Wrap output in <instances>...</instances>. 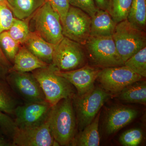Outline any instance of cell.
Listing matches in <instances>:
<instances>
[{"label": "cell", "mask_w": 146, "mask_h": 146, "mask_svg": "<svg viewBox=\"0 0 146 146\" xmlns=\"http://www.w3.org/2000/svg\"><path fill=\"white\" fill-rule=\"evenodd\" d=\"M48 121L55 141L59 145L71 146L77 127L72 98L63 99L52 106Z\"/></svg>", "instance_id": "6da1fadb"}, {"label": "cell", "mask_w": 146, "mask_h": 146, "mask_svg": "<svg viewBox=\"0 0 146 146\" xmlns=\"http://www.w3.org/2000/svg\"><path fill=\"white\" fill-rule=\"evenodd\" d=\"M57 68L52 64L31 72L40 84L46 102L52 107L67 98H72L76 93L74 87L67 80L56 72Z\"/></svg>", "instance_id": "7a4b0ae2"}, {"label": "cell", "mask_w": 146, "mask_h": 146, "mask_svg": "<svg viewBox=\"0 0 146 146\" xmlns=\"http://www.w3.org/2000/svg\"><path fill=\"white\" fill-rule=\"evenodd\" d=\"M112 96L101 87H95L84 95L79 96L76 94L73 96V105L79 131L92 122L101 108Z\"/></svg>", "instance_id": "3957f363"}, {"label": "cell", "mask_w": 146, "mask_h": 146, "mask_svg": "<svg viewBox=\"0 0 146 146\" xmlns=\"http://www.w3.org/2000/svg\"><path fill=\"white\" fill-rule=\"evenodd\" d=\"M84 46L87 58L93 65L101 68L124 65L112 36H90Z\"/></svg>", "instance_id": "277c9868"}, {"label": "cell", "mask_w": 146, "mask_h": 146, "mask_svg": "<svg viewBox=\"0 0 146 146\" xmlns=\"http://www.w3.org/2000/svg\"><path fill=\"white\" fill-rule=\"evenodd\" d=\"M112 37L124 62L146 46V32L133 27L127 20L117 24Z\"/></svg>", "instance_id": "5b68a950"}, {"label": "cell", "mask_w": 146, "mask_h": 146, "mask_svg": "<svg viewBox=\"0 0 146 146\" xmlns=\"http://www.w3.org/2000/svg\"><path fill=\"white\" fill-rule=\"evenodd\" d=\"M87 59L84 46L64 36L56 46L52 64L58 70L67 72L86 65Z\"/></svg>", "instance_id": "8992f818"}, {"label": "cell", "mask_w": 146, "mask_h": 146, "mask_svg": "<svg viewBox=\"0 0 146 146\" xmlns=\"http://www.w3.org/2000/svg\"><path fill=\"white\" fill-rule=\"evenodd\" d=\"M35 32L46 41L57 45L64 37L60 17L47 2H45L32 17Z\"/></svg>", "instance_id": "52a82bcc"}, {"label": "cell", "mask_w": 146, "mask_h": 146, "mask_svg": "<svg viewBox=\"0 0 146 146\" xmlns=\"http://www.w3.org/2000/svg\"><path fill=\"white\" fill-rule=\"evenodd\" d=\"M5 80L16 96L25 103L46 101L41 86L31 72H8Z\"/></svg>", "instance_id": "ba28073f"}, {"label": "cell", "mask_w": 146, "mask_h": 146, "mask_svg": "<svg viewBox=\"0 0 146 146\" xmlns=\"http://www.w3.org/2000/svg\"><path fill=\"white\" fill-rule=\"evenodd\" d=\"M145 78L125 65L102 69L97 80L102 89L111 95H117L125 87Z\"/></svg>", "instance_id": "9c48e42d"}, {"label": "cell", "mask_w": 146, "mask_h": 146, "mask_svg": "<svg viewBox=\"0 0 146 146\" xmlns=\"http://www.w3.org/2000/svg\"><path fill=\"white\" fill-rule=\"evenodd\" d=\"M91 23L88 14L70 5L62 24L63 36L84 46L90 36Z\"/></svg>", "instance_id": "30bf717a"}, {"label": "cell", "mask_w": 146, "mask_h": 146, "mask_svg": "<svg viewBox=\"0 0 146 146\" xmlns=\"http://www.w3.org/2000/svg\"><path fill=\"white\" fill-rule=\"evenodd\" d=\"M13 146H59L55 141L48 120L40 125L16 127L12 136Z\"/></svg>", "instance_id": "8fae6325"}, {"label": "cell", "mask_w": 146, "mask_h": 146, "mask_svg": "<svg viewBox=\"0 0 146 146\" xmlns=\"http://www.w3.org/2000/svg\"><path fill=\"white\" fill-rule=\"evenodd\" d=\"M51 108L46 101L19 105L13 113L16 127L27 128L41 125L48 120Z\"/></svg>", "instance_id": "7c38bea8"}, {"label": "cell", "mask_w": 146, "mask_h": 146, "mask_svg": "<svg viewBox=\"0 0 146 146\" xmlns=\"http://www.w3.org/2000/svg\"><path fill=\"white\" fill-rule=\"evenodd\" d=\"M101 68L86 65L76 70L62 72L58 69L56 72L66 79L76 89V94L81 96L94 89V84L98 78Z\"/></svg>", "instance_id": "4fadbf2b"}, {"label": "cell", "mask_w": 146, "mask_h": 146, "mask_svg": "<svg viewBox=\"0 0 146 146\" xmlns=\"http://www.w3.org/2000/svg\"><path fill=\"white\" fill-rule=\"evenodd\" d=\"M138 115L136 109L118 105L110 108L104 121V129L108 136L117 132L135 119Z\"/></svg>", "instance_id": "5bb4252c"}, {"label": "cell", "mask_w": 146, "mask_h": 146, "mask_svg": "<svg viewBox=\"0 0 146 146\" xmlns=\"http://www.w3.org/2000/svg\"><path fill=\"white\" fill-rule=\"evenodd\" d=\"M23 44L39 59L48 64H52L56 45L47 42L36 32L31 31Z\"/></svg>", "instance_id": "9a60e30c"}, {"label": "cell", "mask_w": 146, "mask_h": 146, "mask_svg": "<svg viewBox=\"0 0 146 146\" xmlns=\"http://www.w3.org/2000/svg\"><path fill=\"white\" fill-rule=\"evenodd\" d=\"M49 65L32 53L24 45L20 47L8 72H31L37 69L46 68Z\"/></svg>", "instance_id": "2e32d148"}, {"label": "cell", "mask_w": 146, "mask_h": 146, "mask_svg": "<svg viewBox=\"0 0 146 146\" xmlns=\"http://www.w3.org/2000/svg\"><path fill=\"white\" fill-rule=\"evenodd\" d=\"M117 24L107 10L99 9L95 16L91 18L90 36H112Z\"/></svg>", "instance_id": "e0dca14e"}, {"label": "cell", "mask_w": 146, "mask_h": 146, "mask_svg": "<svg viewBox=\"0 0 146 146\" xmlns=\"http://www.w3.org/2000/svg\"><path fill=\"white\" fill-rule=\"evenodd\" d=\"M100 112H99L91 123L76 134L71 146H98L100 138L99 131V123Z\"/></svg>", "instance_id": "ac0fdd59"}, {"label": "cell", "mask_w": 146, "mask_h": 146, "mask_svg": "<svg viewBox=\"0 0 146 146\" xmlns=\"http://www.w3.org/2000/svg\"><path fill=\"white\" fill-rule=\"evenodd\" d=\"M44 0H7V4L16 18L30 20Z\"/></svg>", "instance_id": "d6986e66"}, {"label": "cell", "mask_w": 146, "mask_h": 146, "mask_svg": "<svg viewBox=\"0 0 146 146\" xmlns=\"http://www.w3.org/2000/svg\"><path fill=\"white\" fill-rule=\"evenodd\" d=\"M116 96L123 101L146 105V82L143 80L130 84Z\"/></svg>", "instance_id": "ffe728a7"}, {"label": "cell", "mask_w": 146, "mask_h": 146, "mask_svg": "<svg viewBox=\"0 0 146 146\" xmlns=\"http://www.w3.org/2000/svg\"><path fill=\"white\" fill-rule=\"evenodd\" d=\"M20 104L18 96L5 80L0 78V111L9 116L13 115L15 108Z\"/></svg>", "instance_id": "44dd1931"}, {"label": "cell", "mask_w": 146, "mask_h": 146, "mask_svg": "<svg viewBox=\"0 0 146 146\" xmlns=\"http://www.w3.org/2000/svg\"><path fill=\"white\" fill-rule=\"evenodd\" d=\"M127 20L133 27L146 31V0H132Z\"/></svg>", "instance_id": "7402d4cb"}, {"label": "cell", "mask_w": 146, "mask_h": 146, "mask_svg": "<svg viewBox=\"0 0 146 146\" xmlns=\"http://www.w3.org/2000/svg\"><path fill=\"white\" fill-rule=\"evenodd\" d=\"M132 0H108V11L116 23L127 20Z\"/></svg>", "instance_id": "603a6c76"}, {"label": "cell", "mask_w": 146, "mask_h": 146, "mask_svg": "<svg viewBox=\"0 0 146 146\" xmlns=\"http://www.w3.org/2000/svg\"><path fill=\"white\" fill-rule=\"evenodd\" d=\"M30 20L15 18L8 30L11 36L21 44H23L30 33L29 23Z\"/></svg>", "instance_id": "cb8c5ba5"}, {"label": "cell", "mask_w": 146, "mask_h": 146, "mask_svg": "<svg viewBox=\"0 0 146 146\" xmlns=\"http://www.w3.org/2000/svg\"><path fill=\"white\" fill-rule=\"evenodd\" d=\"M20 45L21 44L11 36L8 31L0 33V46L6 57L12 64L21 47Z\"/></svg>", "instance_id": "d4e9b609"}, {"label": "cell", "mask_w": 146, "mask_h": 146, "mask_svg": "<svg viewBox=\"0 0 146 146\" xmlns=\"http://www.w3.org/2000/svg\"><path fill=\"white\" fill-rule=\"evenodd\" d=\"M124 65L134 72L146 77V46L140 50L124 62Z\"/></svg>", "instance_id": "484cf974"}, {"label": "cell", "mask_w": 146, "mask_h": 146, "mask_svg": "<svg viewBox=\"0 0 146 146\" xmlns=\"http://www.w3.org/2000/svg\"><path fill=\"white\" fill-rule=\"evenodd\" d=\"M143 132L141 129L132 128L122 133L119 138V142L124 146H137L143 141Z\"/></svg>", "instance_id": "4316f807"}, {"label": "cell", "mask_w": 146, "mask_h": 146, "mask_svg": "<svg viewBox=\"0 0 146 146\" xmlns=\"http://www.w3.org/2000/svg\"><path fill=\"white\" fill-rule=\"evenodd\" d=\"M15 18L7 3H0V33L9 29Z\"/></svg>", "instance_id": "83f0119b"}, {"label": "cell", "mask_w": 146, "mask_h": 146, "mask_svg": "<svg viewBox=\"0 0 146 146\" xmlns=\"http://www.w3.org/2000/svg\"><path fill=\"white\" fill-rule=\"evenodd\" d=\"M70 5L81 9L91 18L95 16L99 9L94 0H68Z\"/></svg>", "instance_id": "f1b7e54d"}, {"label": "cell", "mask_w": 146, "mask_h": 146, "mask_svg": "<svg viewBox=\"0 0 146 146\" xmlns=\"http://www.w3.org/2000/svg\"><path fill=\"white\" fill-rule=\"evenodd\" d=\"M16 127L9 115L0 111V129L3 133L12 139Z\"/></svg>", "instance_id": "f546056e"}, {"label": "cell", "mask_w": 146, "mask_h": 146, "mask_svg": "<svg viewBox=\"0 0 146 146\" xmlns=\"http://www.w3.org/2000/svg\"><path fill=\"white\" fill-rule=\"evenodd\" d=\"M51 6L53 9L59 15L61 23L63 24L65 16L70 8L68 0H44Z\"/></svg>", "instance_id": "4dcf8cb0"}, {"label": "cell", "mask_w": 146, "mask_h": 146, "mask_svg": "<svg viewBox=\"0 0 146 146\" xmlns=\"http://www.w3.org/2000/svg\"><path fill=\"white\" fill-rule=\"evenodd\" d=\"M0 66L7 73L12 66V64L9 62L3 52L0 46Z\"/></svg>", "instance_id": "1f68e13d"}, {"label": "cell", "mask_w": 146, "mask_h": 146, "mask_svg": "<svg viewBox=\"0 0 146 146\" xmlns=\"http://www.w3.org/2000/svg\"><path fill=\"white\" fill-rule=\"evenodd\" d=\"M97 7L99 9L107 10L108 7V0H94Z\"/></svg>", "instance_id": "d6a6232c"}, {"label": "cell", "mask_w": 146, "mask_h": 146, "mask_svg": "<svg viewBox=\"0 0 146 146\" xmlns=\"http://www.w3.org/2000/svg\"><path fill=\"white\" fill-rule=\"evenodd\" d=\"M12 146L11 143L0 135V146Z\"/></svg>", "instance_id": "836d02e7"}, {"label": "cell", "mask_w": 146, "mask_h": 146, "mask_svg": "<svg viewBox=\"0 0 146 146\" xmlns=\"http://www.w3.org/2000/svg\"><path fill=\"white\" fill-rule=\"evenodd\" d=\"M7 74V72L0 66V78L5 80L6 76Z\"/></svg>", "instance_id": "e575fe53"}, {"label": "cell", "mask_w": 146, "mask_h": 146, "mask_svg": "<svg viewBox=\"0 0 146 146\" xmlns=\"http://www.w3.org/2000/svg\"><path fill=\"white\" fill-rule=\"evenodd\" d=\"M0 3H7V0H0Z\"/></svg>", "instance_id": "d590c367"}]
</instances>
